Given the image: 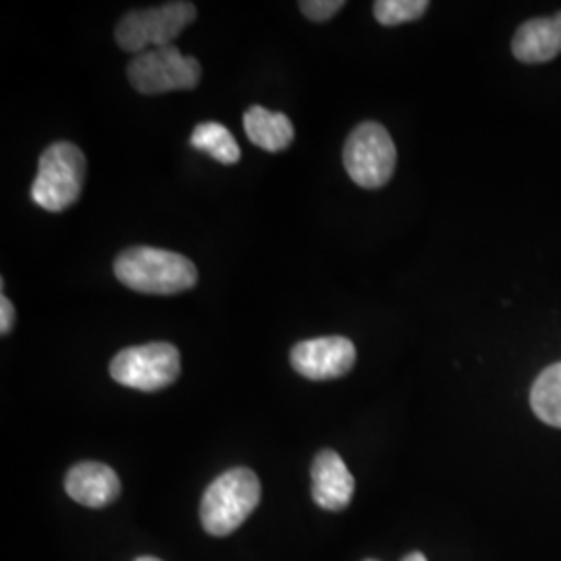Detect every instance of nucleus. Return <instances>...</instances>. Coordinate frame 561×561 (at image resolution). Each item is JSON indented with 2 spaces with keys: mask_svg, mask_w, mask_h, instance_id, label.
<instances>
[{
  "mask_svg": "<svg viewBox=\"0 0 561 561\" xmlns=\"http://www.w3.org/2000/svg\"><path fill=\"white\" fill-rule=\"evenodd\" d=\"M115 277L138 294L175 296L198 283V268L178 252L136 245L117 256Z\"/></svg>",
  "mask_w": 561,
  "mask_h": 561,
  "instance_id": "1",
  "label": "nucleus"
},
{
  "mask_svg": "<svg viewBox=\"0 0 561 561\" xmlns=\"http://www.w3.org/2000/svg\"><path fill=\"white\" fill-rule=\"evenodd\" d=\"M261 503V481L250 468L222 472L206 489L201 505L204 530L213 537L236 533Z\"/></svg>",
  "mask_w": 561,
  "mask_h": 561,
  "instance_id": "2",
  "label": "nucleus"
},
{
  "mask_svg": "<svg viewBox=\"0 0 561 561\" xmlns=\"http://www.w3.org/2000/svg\"><path fill=\"white\" fill-rule=\"evenodd\" d=\"M85 181V157L71 141H55L42 152L32 201L48 213H62L80 201Z\"/></svg>",
  "mask_w": 561,
  "mask_h": 561,
  "instance_id": "3",
  "label": "nucleus"
},
{
  "mask_svg": "<svg viewBox=\"0 0 561 561\" xmlns=\"http://www.w3.org/2000/svg\"><path fill=\"white\" fill-rule=\"evenodd\" d=\"M398 150L381 123H360L345 141L343 164L347 175L364 190H379L393 178Z\"/></svg>",
  "mask_w": 561,
  "mask_h": 561,
  "instance_id": "4",
  "label": "nucleus"
},
{
  "mask_svg": "<svg viewBox=\"0 0 561 561\" xmlns=\"http://www.w3.org/2000/svg\"><path fill=\"white\" fill-rule=\"evenodd\" d=\"M196 20L192 2H164L161 7L131 11L117 25L115 38L125 53H146L171 46V42Z\"/></svg>",
  "mask_w": 561,
  "mask_h": 561,
  "instance_id": "5",
  "label": "nucleus"
},
{
  "mask_svg": "<svg viewBox=\"0 0 561 561\" xmlns=\"http://www.w3.org/2000/svg\"><path fill=\"white\" fill-rule=\"evenodd\" d=\"M180 350L167 341L127 347L111 362V377L115 381L144 391H161L180 379Z\"/></svg>",
  "mask_w": 561,
  "mask_h": 561,
  "instance_id": "6",
  "label": "nucleus"
},
{
  "mask_svg": "<svg viewBox=\"0 0 561 561\" xmlns=\"http://www.w3.org/2000/svg\"><path fill=\"white\" fill-rule=\"evenodd\" d=\"M127 78L140 94L154 96L196 88L202 67L198 60L181 55L180 48L171 44L138 55L127 67Z\"/></svg>",
  "mask_w": 561,
  "mask_h": 561,
  "instance_id": "7",
  "label": "nucleus"
},
{
  "mask_svg": "<svg viewBox=\"0 0 561 561\" xmlns=\"http://www.w3.org/2000/svg\"><path fill=\"white\" fill-rule=\"evenodd\" d=\"M294 370L310 381L345 377L356 364V345L347 337H317L300 341L291 350Z\"/></svg>",
  "mask_w": 561,
  "mask_h": 561,
  "instance_id": "8",
  "label": "nucleus"
},
{
  "mask_svg": "<svg viewBox=\"0 0 561 561\" xmlns=\"http://www.w3.org/2000/svg\"><path fill=\"white\" fill-rule=\"evenodd\" d=\"M356 482L341 460L340 454L333 449H322L312 463V500L314 503L329 510V512H341L345 510L352 497H354Z\"/></svg>",
  "mask_w": 561,
  "mask_h": 561,
  "instance_id": "9",
  "label": "nucleus"
},
{
  "mask_svg": "<svg viewBox=\"0 0 561 561\" xmlns=\"http://www.w3.org/2000/svg\"><path fill=\"white\" fill-rule=\"evenodd\" d=\"M65 491L73 502L99 510L119 497L117 472L101 461H80L65 477Z\"/></svg>",
  "mask_w": 561,
  "mask_h": 561,
  "instance_id": "10",
  "label": "nucleus"
},
{
  "mask_svg": "<svg viewBox=\"0 0 561 561\" xmlns=\"http://www.w3.org/2000/svg\"><path fill=\"white\" fill-rule=\"evenodd\" d=\"M514 57L539 65L556 59L561 53V13L545 20H530L520 25L512 42Z\"/></svg>",
  "mask_w": 561,
  "mask_h": 561,
  "instance_id": "11",
  "label": "nucleus"
},
{
  "mask_svg": "<svg viewBox=\"0 0 561 561\" xmlns=\"http://www.w3.org/2000/svg\"><path fill=\"white\" fill-rule=\"evenodd\" d=\"M243 129L250 141L266 152H280L294 141V123L285 113H273L264 106H250L243 115Z\"/></svg>",
  "mask_w": 561,
  "mask_h": 561,
  "instance_id": "12",
  "label": "nucleus"
},
{
  "mask_svg": "<svg viewBox=\"0 0 561 561\" xmlns=\"http://www.w3.org/2000/svg\"><path fill=\"white\" fill-rule=\"evenodd\" d=\"M530 405L539 421L561 428V362L539 375L530 391Z\"/></svg>",
  "mask_w": 561,
  "mask_h": 561,
  "instance_id": "13",
  "label": "nucleus"
},
{
  "mask_svg": "<svg viewBox=\"0 0 561 561\" xmlns=\"http://www.w3.org/2000/svg\"><path fill=\"white\" fill-rule=\"evenodd\" d=\"M190 144L206 152L208 157H213L215 161L222 164H236L241 159L240 146L238 140L233 138V134L217 121H206L196 125Z\"/></svg>",
  "mask_w": 561,
  "mask_h": 561,
  "instance_id": "14",
  "label": "nucleus"
},
{
  "mask_svg": "<svg viewBox=\"0 0 561 561\" xmlns=\"http://www.w3.org/2000/svg\"><path fill=\"white\" fill-rule=\"evenodd\" d=\"M431 4L426 0H379L373 11L385 27H396L408 21L421 20Z\"/></svg>",
  "mask_w": 561,
  "mask_h": 561,
  "instance_id": "15",
  "label": "nucleus"
},
{
  "mask_svg": "<svg viewBox=\"0 0 561 561\" xmlns=\"http://www.w3.org/2000/svg\"><path fill=\"white\" fill-rule=\"evenodd\" d=\"M343 7H345L343 0H301L300 2L301 13L314 23L331 20Z\"/></svg>",
  "mask_w": 561,
  "mask_h": 561,
  "instance_id": "16",
  "label": "nucleus"
},
{
  "mask_svg": "<svg viewBox=\"0 0 561 561\" xmlns=\"http://www.w3.org/2000/svg\"><path fill=\"white\" fill-rule=\"evenodd\" d=\"M13 324H15V308L11 300L2 294V298H0V333L9 335Z\"/></svg>",
  "mask_w": 561,
  "mask_h": 561,
  "instance_id": "17",
  "label": "nucleus"
},
{
  "mask_svg": "<svg viewBox=\"0 0 561 561\" xmlns=\"http://www.w3.org/2000/svg\"><path fill=\"white\" fill-rule=\"evenodd\" d=\"M401 561H428L426 560V558H424V556H422V553H419V551H416V553H410V556H405V558H403V560Z\"/></svg>",
  "mask_w": 561,
  "mask_h": 561,
  "instance_id": "18",
  "label": "nucleus"
},
{
  "mask_svg": "<svg viewBox=\"0 0 561 561\" xmlns=\"http://www.w3.org/2000/svg\"><path fill=\"white\" fill-rule=\"evenodd\" d=\"M136 561H162L159 558H138Z\"/></svg>",
  "mask_w": 561,
  "mask_h": 561,
  "instance_id": "19",
  "label": "nucleus"
},
{
  "mask_svg": "<svg viewBox=\"0 0 561 561\" xmlns=\"http://www.w3.org/2000/svg\"><path fill=\"white\" fill-rule=\"evenodd\" d=\"M366 561H377V560H366Z\"/></svg>",
  "mask_w": 561,
  "mask_h": 561,
  "instance_id": "20",
  "label": "nucleus"
}]
</instances>
